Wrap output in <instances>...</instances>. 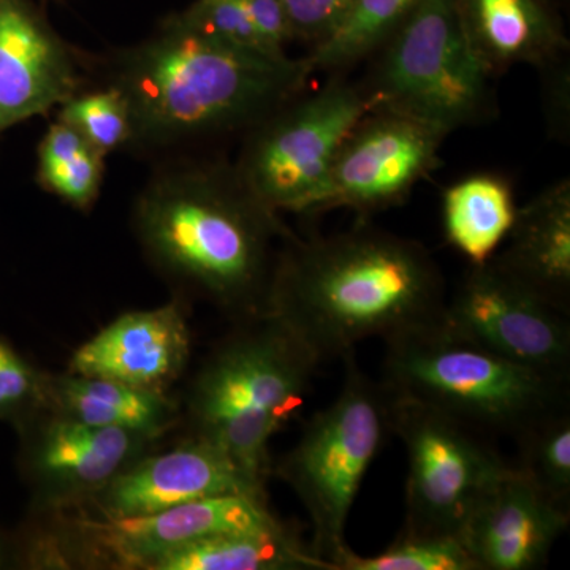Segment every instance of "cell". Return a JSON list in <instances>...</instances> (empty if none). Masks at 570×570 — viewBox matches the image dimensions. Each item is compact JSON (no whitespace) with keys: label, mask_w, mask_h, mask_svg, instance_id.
I'll return each instance as SVG.
<instances>
[{"label":"cell","mask_w":570,"mask_h":570,"mask_svg":"<svg viewBox=\"0 0 570 570\" xmlns=\"http://www.w3.org/2000/svg\"><path fill=\"white\" fill-rule=\"evenodd\" d=\"M146 261L178 292L242 322L265 316L281 250L294 234L223 157L157 160L132 206Z\"/></svg>","instance_id":"6da1fadb"},{"label":"cell","mask_w":570,"mask_h":570,"mask_svg":"<svg viewBox=\"0 0 570 570\" xmlns=\"http://www.w3.org/2000/svg\"><path fill=\"white\" fill-rule=\"evenodd\" d=\"M448 294L422 243L360 219L332 235L294 234L277 261L266 314L322 363L441 322Z\"/></svg>","instance_id":"7a4b0ae2"},{"label":"cell","mask_w":570,"mask_h":570,"mask_svg":"<svg viewBox=\"0 0 570 570\" xmlns=\"http://www.w3.org/2000/svg\"><path fill=\"white\" fill-rule=\"evenodd\" d=\"M314 75L306 56L243 50L159 24L148 39L105 56L99 82L129 108L127 151L159 160L245 135L305 92Z\"/></svg>","instance_id":"3957f363"},{"label":"cell","mask_w":570,"mask_h":570,"mask_svg":"<svg viewBox=\"0 0 570 570\" xmlns=\"http://www.w3.org/2000/svg\"><path fill=\"white\" fill-rule=\"evenodd\" d=\"M238 324L195 374L186 412L195 436L265 485L269 441L305 404L322 362L279 318Z\"/></svg>","instance_id":"277c9868"},{"label":"cell","mask_w":570,"mask_h":570,"mask_svg":"<svg viewBox=\"0 0 570 570\" xmlns=\"http://www.w3.org/2000/svg\"><path fill=\"white\" fill-rule=\"evenodd\" d=\"M382 385L482 436L515 439L568 404L569 384L452 335L441 322L385 341Z\"/></svg>","instance_id":"5b68a950"},{"label":"cell","mask_w":570,"mask_h":570,"mask_svg":"<svg viewBox=\"0 0 570 570\" xmlns=\"http://www.w3.org/2000/svg\"><path fill=\"white\" fill-rule=\"evenodd\" d=\"M358 81L367 111H392L445 135L498 112L493 75L469 47L453 0H422Z\"/></svg>","instance_id":"8992f818"},{"label":"cell","mask_w":570,"mask_h":570,"mask_svg":"<svg viewBox=\"0 0 570 570\" xmlns=\"http://www.w3.org/2000/svg\"><path fill=\"white\" fill-rule=\"evenodd\" d=\"M344 382L328 404L303 428L277 464L313 524L317 569L347 549V520L371 464L392 431V396L363 373L354 354L344 356Z\"/></svg>","instance_id":"52a82bcc"},{"label":"cell","mask_w":570,"mask_h":570,"mask_svg":"<svg viewBox=\"0 0 570 570\" xmlns=\"http://www.w3.org/2000/svg\"><path fill=\"white\" fill-rule=\"evenodd\" d=\"M367 112L360 82L330 75L243 135L234 160L250 193L276 213L316 214L341 145Z\"/></svg>","instance_id":"ba28073f"},{"label":"cell","mask_w":570,"mask_h":570,"mask_svg":"<svg viewBox=\"0 0 570 570\" xmlns=\"http://www.w3.org/2000/svg\"><path fill=\"white\" fill-rule=\"evenodd\" d=\"M61 534L39 543L43 564L148 570L157 558L205 538L228 532L275 531L284 524L266 498L224 494L186 502L146 515L102 519L80 512L58 513Z\"/></svg>","instance_id":"9c48e42d"},{"label":"cell","mask_w":570,"mask_h":570,"mask_svg":"<svg viewBox=\"0 0 570 570\" xmlns=\"http://www.w3.org/2000/svg\"><path fill=\"white\" fill-rule=\"evenodd\" d=\"M392 433L407 455V532L460 535L483 494L512 466L478 431L414 401L392 397Z\"/></svg>","instance_id":"30bf717a"},{"label":"cell","mask_w":570,"mask_h":570,"mask_svg":"<svg viewBox=\"0 0 570 570\" xmlns=\"http://www.w3.org/2000/svg\"><path fill=\"white\" fill-rule=\"evenodd\" d=\"M441 325L461 340L569 384V311L494 262L469 266L445 302Z\"/></svg>","instance_id":"8fae6325"},{"label":"cell","mask_w":570,"mask_h":570,"mask_svg":"<svg viewBox=\"0 0 570 570\" xmlns=\"http://www.w3.org/2000/svg\"><path fill=\"white\" fill-rule=\"evenodd\" d=\"M18 428L21 468L33 504L51 515L88 505L156 444L142 434L86 425L48 407Z\"/></svg>","instance_id":"7c38bea8"},{"label":"cell","mask_w":570,"mask_h":570,"mask_svg":"<svg viewBox=\"0 0 570 570\" xmlns=\"http://www.w3.org/2000/svg\"><path fill=\"white\" fill-rule=\"evenodd\" d=\"M449 135L392 111H367L341 145L317 213L346 208L366 219L407 200L441 165Z\"/></svg>","instance_id":"4fadbf2b"},{"label":"cell","mask_w":570,"mask_h":570,"mask_svg":"<svg viewBox=\"0 0 570 570\" xmlns=\"http://www.w3.org/2000/svg\"><path fill=\"white\" fill-rule=\"evenodd\" d=\"M88 71L36 0H0V137L88 88Z\"/></svg>","instance_id":"5bb4252c"},{"label":"cell","mask_w":570,"mask_h":570,"mask_svg":"<svg viewBox=\"0 0 570 570\" xmlns=\"http://www.w3.org/2000/svg\"><path fill=\"white\" fill-rule=\"evenodd\" d=\"M224 494L265 498V485L243 471L223 449L193 434L167 452L145 453L88 505L71 512L122 519Z\"/></svg>","instance_id":"9a60e30c"},{"label":"cell","mask_w":570,"mask_h":570,"mask_svg":"<svg viewBox=\"0 0 570 570\" xmlns=\"http://www.w3.org/2000/svg\"><path fill=\"white\" fill-rule=\"evenodd\" d=\"M193 335L184 299L116 317L70 358L69 371L168 393L186 373Z\"/></svg>","instance_id":"2e32d148"},{"label":"cell","mask_w":570,"mask_h":570,"mask_svg":"<svg viewBox=\"0 0 570 570\" xmlns=\"http://www.w3.org/2000/svg\"><path fill=\"white\" fill-rule=\"evenodd\" d=\"M569 519L570 510L510 466L472 510L460 539L478 570H534L547 564Z\"/></svg>","instance_id":"e0dca14e"},{"label":"cell","mask_w":570,"mask_h":570,"mask_svg":"<svg viewBox=\"0 0 570 570\" xmlns=\"http://www.w3.org/2000/svg\"><path fill=\"white\" fill-rule=\"evenodd\" d=\"M469 47L493 77L527 63L538 70L569 58L557 0H453Z\"/></svg>","instance_id":"ac0fdd59"},{"label":"cell","mask_w":570,"mask_h":570,"mask_svg":"<svg viewBox=\"0 0 570 570\" xmlns=\"http://www.w3.org/2000/svg\"><path fill=\"white\" fill-rule=\"evenodd\" d=\"M491 262L546 296L561 309L570 305V181L551 184L519 206L515 223Z\"/></svg>","instance_id":"d6986e66"},{"label":"cell","mask_w":570,"mask_h":570,"mask_svg":"<svg viewBox=\"0 0 570 570\" xmlns=\"http://www.w3.org/2000/svg\"><path fill=\"white\" fill-rule=\"evenodd\" d=\"M45 407L86 425L118 428L159 441L178 423L168 393L148 392L108 379L45 373Z\"/></svg>","instance_id":"ffe728a7"},{"label":"cell","mask_w":570,"mask_h":570,"mask_svg":"<svg viewBox=\"0 0 570 570\" xmlns=\"http://www.w3.org/2000/svg\"><path fill=\"white\" fill-rule=\"evenodd\" d=\"M517 213L512 183L490 171L466 176L442 195L445 238L471 265L494 257L508 239Z\"/></svg>","instance_id":"44dd1931"},{"label":"cell","mask_w":570,"mask_h":570,"mask_svg":"<svg viewBox=\"0 0 570 570\" xmlns=\"http://www.w3.org/2000/svg\"><path fill=\"white\" fill-rule=\"evenodd\" d=\"M148 570H317V557L284 527L195 540L157 558Z\"/></svg>","instance_id":"7402d4cb"},{"label":"cell","mask_w":570,"mask_h":570,"mask_svg":"<svg viewBox=\"0 0 570 570\" xmlns=\"http://www.w3.org/2000/svg\"><path fill=\"white\" fill-rule=\"evenodd\" d=\"M105 160L81 135L55 119L37 146L36 179L63 205L89 212L102 193Z\"/></svg>","instance_id":"603a6c76"},{"label":"cell","mask_w":570,"mask_h":570,"mask_svg":"<svg viewBox=\"0 0 570 570\" xmlns=\"http://www.w3.org/2000/svg\"><path fill=\"white\" fill-rule=\"evenodd\" d=\"M422 0H354L346 20L324 43L311 48L314 71L347 73L370 59L406 22Z\"/></svg>","instance_id":"cb8c5ba5"},{"label":"cell","mask_w":570,"mask_h":570,"mask_svg":"<svg viewBox=\"0 0 570 570\" xmlns=\"http://www.w3.org/2000/svg\"><path fill=\"white\" fill-rule=\"evenodd\" d=\"M524 478L560 508L570 510L569 406L554 409L515 438Z\"/></svg>","instance_id":"d4e9b609"},{"label":"cell","mask_w":570,"mask_h":570,"mask_svg":"<svg viewBox=\"0 0 570 570\" xmlns=\"http://www.w3.org/2000/svg\"><path fill=\"white\" fill-rule=\"evenodd\" d=\"M324 570H478L460 535L401 532L382 553L362 557L347 547Z\"/></svg>","instance_id":"484cf974"},{"label":"cell","mask_w":570,"mask_h":570,"mask_svg":"<svg viewBox=\"0 0 570 570\" xmlns=\"http://www.w3.org/2000/svg\"><path fill=\"white\" fill-rule=\"evenodd\" d=\"M56 119L81 135L96 151L108 157L129 148L132 122L126 100L111 86L97 82L58 108Z\"/></svg>","instance_id":"4316f807"},{"label":"cell","mask_w":570,"mask_h":570,"mask_svg":"<svg viewBox=\"0 0 570 570\" xmlns=\"http://www.w3.org/2000/svg\"><path fill=\"white\" fill-rule=\"evenodd\" d=\"M160 24L228 47L276 55L265 47L243 0H194Z\"/></svg>","instance_id":"83f0119b"},{"label":"cell","mask_w":570,"mask_h":570,"mask_svg":"<svg viewBox=\"0 0 570 570\" xmlns=\"http://www.w3.org/2000/svg\"><path fill=\"white\" fill-rule=\"evenodd\" d=\"M45 407V373L0 337V422L20 426Z\"/></svg>","instance_id":"f1b7e54d"},{"label":"cell","mask_w":570,"mask_h":570,"mask_svg":"<svg viewBox=\"0 0 570 570\" xmlns=\"http://www.w3.org/2000/svg\"><path fill=\"white\" fill-rule=\"evenodd\" d=\"M294 41L309 48L324 43L346 20L354 0H281Z\"/></svg>","instance_id":"f546056e"},{"label":"cell","mask_w":570,"mask_h":570,"mask_svg":"<svg viewBox=\"0 0 570 570\" xmlns=\"http://www.w3.org/2000/svg\"><path fill=\"white\" fill-rule=\"evenodd\" d=\"M258 36L269 51L287 55L285 48L294 41L291 24L281 0H243Z\"/></svg>","instance_id":"4dcf8cb0"},{"label":"cell","mask_w":570,"mask_h":570,"mask_svg":"<svg viewBox=\"0 0 570 570\" xmlns=\"http://www.w3.org/2000/svg\"><path fill=\"white\" fill-rule=\"evenodd\" d=\"M546 81V105L549 107L550 129L564 140L569 134V63L568 58L540 70Z\"/></svg>","instance_id":"1f68e13d"}]
</instances>
